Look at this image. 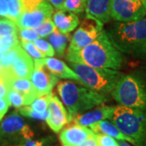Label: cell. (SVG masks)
<instances>
[{
  "label": "cell",
  "mask_w": 146,
  "mask_h": 146,
  "mask_svg": "<svg viewBox=\"0 0 146 146\" xmlns=\"http://www.w3.org/2000/svg\"><path fill=\"white\" fill-rule=\"evenodd\" d=\"M0 18H5L10 20L7 7L3 0H0Z\"/></svg>",
  "instance_id": "obj_39"
},
{
  "label": "cell",
  "mask_w": 146,
  "mask_h": 146,
  "mask_svg": "<svg viewBox=\"0 0 146 146\" xmlns=\"http://www.w3.org/2000/svg\"><path fill=\"white\" fill-rule=\"evenodd\" d=\"M34 68V63L24 49L9 68H7L15 79H29Z\"/></svg>",
  "instance_id": "obj_15"
},
{
  "label": "cell",
  "mask_w": 146,
  "mask_h": 146,
  "mask_svg": "<svg viewBox=\"0 0 146 146\" xmlns=\"http://www.w3.org/2000/svg\"><path fill=\"white\" fill-rule=\"evenodd\" d=\"M94 134V131L87 127L72 123L62 130L59 139L63 146H77Z\"/></svg>",
  "instance_id": "obj_13"
},
{
  "label": "cell",
  "mask_w": 146,
  "mask_h": 146,
  "mask_svg": "<svg viewBox=\"0 0 146 146\" xmlns=\"http://www.w3.org/2000/svg\"><path fill=\"white\" fill-rule=\"evenodd\" d=\"M49 115L47 116V124L54 132H59L63 127L68 123V115L63 106V103L54 94L49 104Z\"/></svg>",
  "instance_id": "obj_12"
},
{
  "label": "cell",
  "mask_w": 146,
  "mask_h": 146,
  "mask_svg": "<svg viewBox=\"0 0 146 146\" xmlns=\"http://www.w3.org/2000/svg\"><path fill=\"white\" fill-rule=\"evenodd\" d=\"M145 16L146 11L140 0H112L110 17L117 22H132Z\"/></svg>",
  "instance_id": "obj_9"
},
{
  "label": "cell",
  "mask_w": 146,
  "mask_h": 146,
  "mask_svg": "<svg viewBox=\"0 0 146 146\" xmlns=\"http://www.w3.org/2000/svg\"><path fill=\"white\" fill-rule=\"evenodd\" d=\"M18 27L14 21L8 19H0V37L17 34Z\"/></svg>",
  "instance_id": "obj_28"
},
{
  "label": "cell",
  "mask_w": 146,
  "mask_h": 146,
  "mask_svg": "<svg viewBox=\"0 0 146 146\" xmlns=\"http://www.w3.org/2000/svg\"><path fill=\"white\" fill-rule=\"evenodd\" d=\"M70 63H84L95 68L119 70L123 63V56L110 41L106 31L92 43L77 52H67Z\"/></svg>",
  "instance_id": "obj_1"
},
{
  "label": "cell",
  "mask_w": 146,
  "mask_h": 146,
  "mask_svg": "<svg viewBox=\"0 0 146 146\" xmlns=\"http://www.w3.org/2000/svg\"><path fill=\"white\" fill-rule=\"evenodd\" d=\"M33 63L34 68L29 79L38 97L50 94L54 85L58 83V78L46 69L44 58L34 60Z\"/></svg>",
  "instance_id": "obj_11"
},
{
  "label": "cell",
  "mask_w": 146,
  "mask_h": 146,
  "mask_svg": "<svg viewBox=\"0 0 146 146\" xmlns=\"http://www.w3.org/2000/svg\"><path fill=\"white\" fill-rule=\"evenodd\" d=\"M10 82V78L3 72V70H2L0 72V98H7V94L11 89Z\"/></svg>",
  "instance_id": "obj_33"
},
{
  "label": "cell",
  "mask_w": 146,
  "mask_h": 146,
  "mask_svg": "<svg viewBox=\"0 0 146 146\" xmlns=\"http://www.w3.org/2000/svg\"><path fill=\"white\" fill-rule=\"evenodd\" d=\"M21 45L24 50L29 55L31 58H33V60H38L45 58L46 55L40 52L36 46L33 45V43L31 42H25V41H21Z\"/></svg>",
  "instance_id": "obj_30"
},
{
  "label": "cell",
  "mask_w": 146,
  "mask_h": 146,
  "mask_svg": "<svg viewBox=\"0 0 146 146\" xmlns=\"http://www.w3.org/2000/svg\"><path fill=\"white\" fill-rule=\"evenodd\" d=\"M20 43L17 34H12L9 36H4L0 37V52L4 54L11 48L16 46Z\"/></svg>",
  "instance_id": "obj_29"
},
{
  "label": "cell",
  "mask_w": 146,
  "mask_h": 146,
  "mask_svg": "<svg viewBox=\"0 0 146 146\" xmlns=\"http://www.w3.org/2000/svg\"><path fill=\"white\" fill-rule=\"evenodd\" d=\"M111 122L136 146H146V109L115 106Z\"/></svg>",
  "instance_id": "obj_4"
},
{
  "label": "cell",
  "mask_w": 146,
  "mask_h": 146,
  "mask_svg": "<svg viewBox=\"0 0 146 146\" xmlns=\"http://www.w3.org/2000/svg\"><path fill=\"white\" fill-rule=\"evenodd\" d=\"M112 0H86V15L96 18L102 24L110 20V7Z\"/></svg>",
  "instance_id": "obj_17"
},
{
  "label": "cell",
  "mask_w": 146,
  "mask_h": 146,
  "mask_svg": "<svg viewBox=\"0 0 146 146\" xmlns=\"http://www.w3.org/2000/svg\"><path fill=\"white\" fill-rule=\"evenodd\" d=\"M85 6L86 0H65L62 10L80 14L85 10Z\"/></svg>",
  "instance_id": "obj_26"
},
{
  "label": "cell",
  "mask_w": 146,
  "mask_h": 146,
  "mask_svg": "<svg viewBox=\"0 0 146 146\" xmlns=\"http://www.w3.org/2000/svg\"><path fill=\"white\" fill-rule=\"evenodd\" d=\"M70 66L78 76L80 83L102 95L111 93L123 76L117 70L92 68L84 63H70Z\"/></svg>",
  "instance_id": "obj_6"
},
{
  "label": "cell",
  "mask_w": 146,
  "mask_h": 146,
  "mask_svg": "<svg viewBox=\"0 0 146 146\" xmlns=\"http://www.w3.org/2000/svg\"><path fill=\"white\" fill-rule=\"evenodd\" d=\"M140 2L141 3V4L144 7V8H145V10L146 11V0H140Z\"/></svg>",
  "instance_id": "obj_42"
},
{
  "label": "cell",
  "mask_w": 146,
  "mask_h": 146,
  "mask_svg": "<svg viewBox=\"0 0 146 146\" xmlns=\"http://www.w3.org/2000/svg\"><path fill=\"white\" fill-rule=\"evenodd\" d=\"M54 14L53 7L43 0L31 10L22 12L15 21L18 29H34L42 22L51 18Z\"/></svg>",
  "instance_id": "obj_10"
},
{
  "label": "cell",
  "mask_w": 146,
  "mask_h": 146,
  "mask_svg": "<svg viewBox=\"0 0 146 146\" xmlns=\"http://www.w3.org/2000/svg\"><path fill=\"white\" fill-rule=\"evenodd\" d=\"M22 50H23V48L21 46V42H20L16 46H14L8 51L4 53L0 61V65L2 66V68L3 69L10 68L11 64L16 60V58L19 56V54H21Z\"/></svg>",
  "instance_id": "obj_22"
},
{
  "label": "cell",
  "mask_w": 146,
  "mask_h": 146,
  "mask_svg": "<svg viewBox=\"0 0 146 146\" xmlns=\"http://www.w3.org/2000/svg\"><path fill=\"white\" fill-rule=\"evenodd\" d=\"M77 146H98V141L96 139V133L94 136H89L85 141H84L82 143H80Z\"/></svg>",
  "instance_id": "obj_38"
},
{
  "label": "cell",
  "mask_w": 146,
  "mask_h": 146,
  "mask_svg": "<svg viewBox=\"0 0 146 146\" xmlns=\"http://www.w3.org/2000/svg\"><path fill=\"white\" fill-rule=\"evenodd\" d=\"M18 146H48V140L47 139L34 140V141L31 140Z\"/></svg>",
  "instance_id": "obj_37"
},
{
  "label": "cell",
  "mask_w": 146,
  "mask_h": 146,
  "mask_svg": "<svg viewBox=\"0 0 146 146\" xmlns=\"http://www.w3.org/2000/svg\"><path fill=\"white\" fill-rule=\"evenodd\" d=\"M34 132L21 115L11 113L0 124V145L18 146L31 141Z\"/></svg>",
  "instance_id": "obj_7"
},
{
  "label": "cell",
  "mask_w": 146,
  "mask_h": 146,
  "mask_svg": "<svg viewBox=\"0 0 146 146\" xmlns=\"http://www.w3.org/2000/svg\"><path fill=\"white\" fill-rule=\"evenodd\" d=\"M33 29L35 30V32L39 36L46 37V36H48L51 33H53L57 29L54 25L53 21L51 20V18H49L44 22H42V24H40L38 26L34 28Z\"/></svg>",
  "instance_id": "obj_27"
},
{
  "label": "cell",
  "mask_w": 146,
  "mask_h": 146,
  "mask_svg": "<svg viewBox=\"0 0 146 146\" xmlns=\"http://www.w3.org/2000/svg\"><path fill=\"white\" fill-rule=\"evenodd\" d=\"M47 40L52 46L54 51H56L58 55L63 56L68 42L71 41V36L69 34H63L56 29L53 33L47 36Z\"/></svg>",
  "instance_id": "obj_21"
},
{
  "label": "cell",
  "mask_w": 146,
  "mask_h": 146,
  "mask_svg": "<svg viewBox=\"0 0 146 146\" xmlns=\"http://www.w3.org/2000/svg\"><path fill=\"white\" fill-rule=\"evenodd\" d=\"M6 3L8 9V13L11 21H14L24 11L23 4L21 0H3Z\"/></svg>",
  "instance_id": "obj_24"
},
{
  "label": "cell",
  "mask_w": 146,
  "mask_h": 146,
  "mask_svg": "<svg viewBox=\"0 0 146 146\" xmlns=\"http://www.w3.org/2000/svg\"><path fill=\"white\" fill-rule=\"evenodd\" d=\"M96 139L98 146H119V143L115 141V139L103 134L96 133Z\"/></svg>",
  "instance_id": "obj_35"
},
{
  "label": "cell",
  "mask_w": 146,
  "mask_h": 146,
  "mask_svg": "<svg viewBox=\"0 0 146 146\" xmlns=\"http://www.w3.org/2000/svg\"><path fill=\"white\" fill-rule=\"evenodd\" d=\"M33 45L36 46V48L40 51V52L43 54L44 55L46 56H50V57H53L55 54V51L54 50L52 46L44 39L42 38H38L33 42Z\"/></svg>",
  "instance_id": "obj_32"
},
{
  "label": "cell",
  "mask_w": 146,
  "mask_h": 146,
  "mask_svg": "<svg viewBox=\"0 0 146 146\" xmlns=\"http://www.w3.org/2000/svg\"><path fill=\"white\" fill-rule=\"evenodd\" d=\"M17 33L19 34L21 41L33 42L39 37L33 29H18Z\"/></svg>",
  "instance_id": "obj_34"
},
{
  "label": "cell",
  "mask_w": 146,
  "mask_h": 146,
  "mask_svg": "<svg viewBox=\"0 0 146 146\" xmlns=\"http://www.w3.org/2000/svg\"><path fill=\"white\" fill-rule=\"evenodd\" d=\"M89 128L93 131L94 133L103 134L106 136H110L116 140L121 141H128L132 144V141L129 137L125 136L112 122L108 121V120H102L99 123L90 125Z\"/></svg>",
  "instance_id": "obj_19"
},
{
  "label": "cell",
  "mask_w": 146,
  "mask_h": 146,
  "mask_svg": "<svg viewBox=\"0 0 146 146\" xmlns=\"http://www.w3.org/2000/svg\"><path fill=\"white\" fill-rule=\"evenodd\" d=\"M106 33L119 52L133 57H146V17L127 23L116 22Z\"/></svg>",
  "instance_id": "obj_2"
},
{
  "label": "cell",
  "mask_w": 146,
  "mask_h": 146,
  "mask_svg": "<svg viewBox=\"0 0 146 146\" xmlns=\"http://www.w3.org/2000/svg\"><path fill=\"white\" fill-rule=\"evenodd\" d=\"M110 94L119 106L146 109V80L138 75L123 74Z\"/></svg>",
  "instance_id": "obj_5"
},
{
  "label": "cell",
  "mask_w": 146,
  "mask_h": 146,
  "mask_svg": "<svg viewBox=\"0 0 146 146\" xmlns=\"http://www.w3.org/2000/svg\"><path fill=\"white\" fill-rule=\"evenodd\" d=\"M103 31V24L93 16L86 15L71 38L68 52H77L97 39Z\"/></svg>",
  "instance_id": "obj_8"
},
{
  "label": "cell",
  "mask_w": 146,
  "mask_h": 146,
  "mask_svg": "<svg viewBox=\"0 0 146 146\" xmlns=\"http://www.w3.org/2000/svg\"><path fill=\"white\" fill-rule=\"evenodd\" d=\"M47 1L50 5L55 7L58 10H62L63 3L65 2V0H46Z\"/></svg>",
  "instance_id": "obj_40"
},
{
  "label": "cell",
  "mask_w": 146,
  "mask_h": 146,
  "mask_svg": "<svg viewBox=\"0 0 146 146\" xmlns=\"http://www.w3.org/2000/svg\"><path fill=\"white\" fill-rule=\"evenodd\" d=\"M57 91L68 110V123L76 115L102 106L107 101L105 95L78 86L72 81H60L58 84Z\"/></svg>",
  "instance_id": "obj_3"
},
{
  "label": "cell",
  "mask_w": 146,
  "mask_h": 146,
  "mask_svg": "<svg viewBox=\"0 0 146 146\" xmlns=\"http://www.w3.org/2000/svg\"><path fill=\"white\" fill-rule=\"evenodd\" d=\"M115 106L102 105L101 106H98L92 111L76 115L75 117H73L70 123L84 127H89L102 120H106L107 119H110L115 110Z\"/></svg>",
  "instance_id": "obj_14"
},
{
  "label": "cell",
  "mask_w": 146,
  "mask_h": 146,
  "mask_svg": "<svg viewBox=\"0 0 146 146\" xmlns=\"http://www.w3.org/2000/svg\"><path fill=\"white\" fill-rule=\"evenodd\" d=\"M119 146H130L127 142H125V141H120V142L119 143Z\"/></svg>",
  "instance_id": "obj_41"
},
{
  "label": "cell",
  "mask_w": 146,
  "mask_h": 146,
  "mask_svg": "<svg viewBox=\"0 0 146 146\" xmlns=\"http://www.w3.org/2000/svg\"><path fill=\"white\" fill-rule=\"evenodd\" d=\"M53 22L57 30L63 34H69L80 24L76 14L63 10H57L53 14Z\"/></svg>",
  "instance_id": "obj_16"
},
{
  "label": "cell",
  "mask_w": 146,
  "mask_h": 146,
  "mask_svg": "<svg viewBox=\"0 0 146 146\" xmlns=\"http://www.w3.org/2000/svg\"><path fill=\"white\" fill-rule=\"evenodd\" d=\"M3 54H2V53L0 52V61H1V58L3 57Z\"/></svg>",
  "instance_id": "obj_43"
},
{
  "label": "cell",
  "mask_w": 146,
  "mask_h": 146,
  "mask_svg": "<svg viewBox=\"0 0 146 146\" xmlns=\"http://www.w3.org/2000/svg\"><path fill=\"white\" fill-rule=\"evenodd\" d=\"M52 93L38 97L32 102L29 107L38 113H44L47 110V107L49 106V104L52 99Z\"/></svg>",
  "instance_id": "obj_23"
},
{
  "label": "cell",
  "mask_w": 146,
  "mask_h": 146,
  "mask_svg": "<svg viewBox=\"0 0 146 146\" xmlns=\"http://www.w3.org/2000/svg\"><path fill=\"white\" fill-rule=\"evenodd\" d=\"M44 65L57 78L71 79L80 82L78 76L74 72V71L68 67L66 63L56 58H45Z\"/></svg>",
  "instance_id": "obj_18"
},
{
  "label": "cell",
  "mask_w": 146,
  "mask_h": 146,
  "mask_svg": "<svg viewBox=\"0 0 146 146\" xmlns=\"http://www.w3.org/2000/svg\"><path fill=\"white\" fill-rule=\"evenodd\" d=\"M11 89L22 94L27 100L28 106L38 98V94L29 79H13L10 82Z\"/></svg>",
  "instance_id": "obj_20"
},
{
  "label": "cell",
  "mask_w": 146,
  "mask_h": 146,
  "mask_svg": "<svg viewBox=\"0 0 146 146\" xmlns=\"http://www.w3.org/2000/svg\"><path fill=\"white\" fill-rule=\"evenodd\" d=\"M21 115H24V116H26L29 118H31L33 119H38V120H46V119L47 116L49 115V112H48V110H47L46 112L44 113H38L35 110H32L29 106H24V107H21L19 108L17 110Z\"/></svg>",
  "instance_id": "obj_31"
},
{
  "label": "cell",
  "mask_w": 146,
  "mask_h": 146,
  "mask_svg": "<svg viewBox=\"0 0 146 146\" xmlns=\"http://www.w3.org/2000/svg\"><path fill=\"white\" fill-rule=\"evenodd\" d=\"M9 106H10V105L8 103L7 98H0V121H2L4 115L7 114Z\"/></svg>",
  "instance_id": "obj_36"
},
{
  "label": "cell",
  "mask_w": 146,
  "mask_h": 146,
  "mask_svg": "<svg viewBox=\"0 0 146 146\" xmlns=\"http://www.w3.org/2000/svg\"><path fill=\"white\" fill-rule=\"evenodd\" d=\"M2 70H3V68H2V66L0 65V72H1V71H2Z\"/></svg>",
  "instance_id": "obj_44"
},
{
  "label": "cell",
  "mask_w": 146,
  "mask_h": 146,
  "mask_svg": "<svg viewBox=\"0 0 146 146\" xmlns=\"http://www.w3.org/2000/svg\"><path fill=\"white\" fill-rule=\"evenodd\" d=\"M7 99L10 106L17 109L23 107L24 106H28L27 100L25 98V96L12 89L9 90L7 96Z\"/></svg>",
  "instance_id": "obj_25"
}]
</instances>
